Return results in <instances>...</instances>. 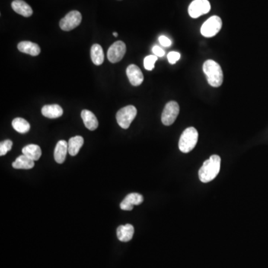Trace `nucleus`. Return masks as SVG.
<instances>
[{
    "label": "nucleus",
    "mask_w": 268,
    "mask_h": 268,
    "mask_svg": "<svg viewBox=\"0 0 268 268\" xmlns=\"http://www.w3.org/2000/svg\"><path fill=\"white\" fill-rule=\"evenodd\" d=\"M221 168V157L212 155L206 160L199 170V178L203 183H209L218 176Z\"/></svg>",
    "instance_id": "1"
},
{
    "label": "nucleus",
    "mask_w": 268,
    "mask_h": 268,
    "mask_svg": "<svg viewBox=\"0 0 268 268\" xmlns=\"http://www.w3.org/2000/svg\"><path fill=\"white\" fill-rule=\"evenodd\" d=\"M203 70L209 85L213 87L221 86L224 81V73L218 63L212 60H208L203 64Z\"/></svg>",
    "instance_id": "2"
},
{
    "label": "nucleus",
    "mask_w": 268,
    "mask_h": 268,
    "mask_svg": "<svg viewBox=\"0 0 268 268\" xmlns=\"http://www.w3.org/2000/svg\"><path fill=\"white\" fill-rule=\"evenodd\" d=\"M198 132L195 128L190 127L186 128L179 140V148L183 153L190 152L195 148L198 143Z\"/></svg>",
    "instance_id": "3"
},
{
    "label": "nucleus",
    "mask_w": 268,
    "mask_h": 268,
    "mask_svg": "<svg viewBox=\"0 0 268 268\" xmlns=\"http://www.w3.org/2000/svg\"><path fill=\"white\" fill-rule=\"evenodd\" d=\"M137 114V110L133 105H128L120 109L116 113V120L121 128L128 129Z\"/></svg>",
    "instance_id": "4"
},
{
    "label": "nucleus",
    "mask_w": 268,
    "mask_h": 268,
    "mask_svg": "<svg viewBox=\"0 0 268 268\" xmlns=\"http://www.w3.org/2000/svg\"><path fill=\"white\" fill-rule=\"evenodd\" d=\"M222 27V20L218 16H212L208 19L201 27V34L203 37H212L216 35Z\"/></svg>",
    "instance_id": "5"
},
{
    "label": "nucleus",
    "mask_w": 268,
    "mask_h": 268,
    "mask_svg": "<svg viewBox=\"0 0 268 268\" xmlns=\"http://www.w3.org/2000/svg\"><path fill=\"white\" fill-rule=\"evenodd\" d=\"M180 113V106L178 103L171 100L165 106L162 113V122L166 126H170L175 122L176 119Z\"/></svg>",
    "instance_id": "6"
},
{
    "label": "nucleus",
    "mask_w": 268,
    "mask_h": 268,
    "mask_svg": "<svg viewBox=\"0 0 268 268\" xmlns=\"http://www.w3.org/2000/svg\"><path fill=\"white\" fill-rule=\"evenodd\" d=\"M81 20L82 16L81 13L78 11H72L60 21V27L63 31L69 32L78 27L81 24Z\"/></svg>",
    "instance_id": "7"
},
{
    "label": "nucleus",
    "mask_w": 268,
    "mask_h": 268,
    "mask_svg": "<svg viewBox=\"0 0 268 268\" xmlns=\"http://www.w3.org/2000/svg\"><path fill=\"white\" fill-rule=\"evenodd\" d=\"M211 5L208 0H194L189 5L188 11L191 17L198 18L209 13Z\"/></svg>",
    "instance_id": "8"
},
{
    "label": "nucleus",
    "mask_w": 268,
    "mask_h": 268,
    "mask_svg": "<svg viewBox=\"0 0 268 268\" xmlns=\"http://www.w3.org/2000/svg\"><path fill=\"white\" fill-rule=\"evenodd\" d=\"M125 53H126V45L124 42L119 40V41L115 42L109 48L107 51V58L110 62L115 64V63L119 62L124 58Z\"/></svg>",
    "instance_id": "9"
},
{
    "label": "nucleus",
    "mask_w": 268,
    "mask_h": 268,
    "mask_svg": "<svg viewBox=\"0 0 268 268\" xmlns=\"http://www.w3.org/2000/svg\"><path fill=\"white\" fill-rule=\"evenodd\" d=\"M127 75L133 86L137 87L141 85L144 81L143 74L139 67L135 64H131L127 68Z\"/></svg>",
    "instance_id": "10"
},
{
    "label": "nucleus",
    "mask_w": 268,
    "mask_h": 268,
    "mask_svg": "<svg viewBox=\"0 0 268 268\" xmlns=\"http://www.w3.org/2000/svg\"><path fill=\"white\" fill-rule=\"evenodd\" d=\"M142 195L138 193H131L127 195L120 204L121 209L125 211H131L134 206H138L143 202Z\"/></svg>",
    "instance_id": "11"
},
{
    "label": "nucleus",
    "mask_w": 268,
    "mask_h": 268,
    "mask_svg": "<svg viewBox=\"0 0 268 268\" xmlns=\"http://www.w3.org/2000/svg\"><path fill=\"white\" fill-rule=\"evenodd\" d=\"M11 8L17 14L25 17H29L33 14L32 7L23 0H14L11 3Z\"/></svg>",
    "instance_id": "12"
},
{
    "label": "nucleus",
    "mask_w": 268,
    "mask_h": 268,
    "mask_svg": "<svg viewBox=\"0 0 268 268\" xmlns=\"http://www.w3.org/2000/svg\"><path fill=\"white\" fill-rule=\"evenodd\" d=\"M19 51L23 53L28 54L32 56H37L40 55V48L37 43L31 41H22L17 46Z\"/></svg>",
    "instance_id": "13"
},
{
    "label": "nucleus",
    "mask_w": 268,
    "mask_h": 268,
    "mask_svg": "<svg viewBox=\"0 0 268 268\" xmlns=\"http://www.w3.org/2000/svg\"><path fill=\"white\" fill-rule=\"evenodd\" d=\"M117 237L119 241L128 242L132 239L134 234V227L131 224L119 226L117 229Z\"/></svg>",
    "instance_id": "14"
},
{
    "label": "nucleus",
    "mask_w": 268,
    "mask_h": 268,
    "mask_svg": "<svg viewBox=\"0 0 268 268\" xmlns=\"http://www.w3.org/2000/svg\"><path fill=\"white\" fill-rule=\"evenodd\" d=\"M68 153V142L65 140H60L57 143L55 147L54 157H55V161L59 164H62L64 163Z\"/></svg>",
    "instance_id": "15"
},
{
    "label": "nucleus",
    "mask_w": 268,
    "mask_h": 268,
    "mask_svg": "<svg viewBox=\"0 0 268 268\" xmlns=\"http://www.w3.org/2000/svg\"><path fill=\"white\" fill-rule=\"evenodd\" d=\"M41 113L45 117L49 118V119H57L62 116L64 110L58 104H49V105L43 106Z\"/></svg>",
    "instance_id": "16"
},
{
    "label": "nucleus",
    "mask_w": 268,
    "mask_h": 268,
    "mask_svg": "<svg viewBox=\"0 0 268 268\" xmlns=\"http://www.w3.org/2000/svg\"><path fill=\"white\" fill-rule=\"evenodd\" d=\"M81 118L84 125L90 131H95L99 127V122L94 113L88 110H84L81 112Z\"/></svg>",
    "instance_id": "17"
},
{
    "label": "nucleus",
    "mask_w": 268,
    "mask_h": 268,
    "mask_svg": "<svg viewBox=\"0 0 268 268\" xmlns=\"http://www.w3.org/2000/svg\"><path fill=\"white\" fill-rule=\"evenodd\" d=\"M12 166L16 169H32L34 166V161L23 154L16 159L12 163Z\"/></svg>",
    "instance_id": "18"
},
{
    "label": "nucleus",
    "mask_w": 268,
    "mask_h": 268,
    "mask_svg": "<svg viewBox=\"0 0 268 268\" xmlns=\"http://www.w3.org/2000/svg\"><path fill=\"white\" fill-rule=\"evenodd\" d=\"M84 138L82 136H76L70 138L68 142V152L69 155L76 156L84 145Z\"/></svg>",
    "instance_id": "19"
},
{
    "label": "nucleus",
    "mask_w": 268,
    "mask_h": 268,
    "mask_svg": "<svg viewBox=\"0 0 268 268\" xmlns=\"http://www.w3.org/2000/svg\"><path fill=\"white\" fill-rule=\"evenodd\" d=\"M23 154L32 159L34 161H37L42 155L41 149L40 146L34 144L26 145L23 148Z\"/></svg>",
    "instance_id": "20"
},
{
    "label": "nucleus",
    "mask_w": 268,
    "mask_h": 268,
    "mask_svg": "<svg viewBox=\"0 0 268 268\" xmlns=\"http://www.w3.org/2000/svg\"><path fill=\"white\" fill-rule=\"evenodd\" d=\"M91 59L93 64L100 66L104 61V52L101 46L99 44L93 45L91 48Z\"/></svg>",
    "instance_id": "21"
},
{
    "label": "nucleus",
    "mask_w": 268,
    "mask_h": 268,
    "mask_svg": "<svg viewBox=\"0 0 268 268\" xmlns=\"http://www.w3.org/2000/svg\"><path fill=\"white\" fill-rule=\"evenodd\" d=\"M12 126L16 131L20 134H26L30 131V124L23 118H16L13 120Z\"/></svg>",
    "instance_id": "22"
},
{
    "label": "nucleus",
    "mask_w": 268,
    "mask_h": 268,
    "mask_svg": "<svg viewBox=\"0 0 268 268\" xmlns=\"http://www.w3.org/2000/svg\"><path fill=\"white\" fill-rule=\"evenodd\" d=\"M158 59V57L156 55H148L144 59V67L148 71L153 70L154 69L156 61Z\"/></svg>",
    "instance_id": "23"
},
{
    "label": "nucleus",
    "mask_w": 268,
    "mask_h": 268,
    "mask_svg": "<svg viewBox=\"0 0 268 268\" xmlns=\"http://www.w3.org/2000/svg\"><path fill=\"white\" fill-rule=\"evenodd\" d=\"M12 141L7 139L0 143V156H5L12 148Z\"/></svg>",
    "instance_id": "24"
},
{
    "label": "nucleus",
    "mask_w": 268,
    "mask_h": 268,
    "mask_svg": "<svg viewBox=\"0 0 268 268\" xmlns=\"http://www.w3.org/2000/svg\"><path fill=\"white\" fill-rule=\"evenodd\" d=\"M180 54L177 52H171L168 55V60L171 64H174L180 60Z\"/></svg>",
    "instance_id": "25"
},
{
    "label": "nucleus",
    "mask_w": 268,
    "mask_h": 268,
    "mask_svg": "<svg viewBox=\"0 0 268 268\" xmlns=\"http://www.w3.org/2000/svg\"><path fill=\"white\" fill-rule=\"evenodd\" d=\"M159 41H160V44L163 46H165V47H168L172 43L169 38H168L167 37L164 35L160 36L159 37Z\"/></svg>",
    "instance_id": "26"
},
{
    "label": "nucleus",
    "mask_w": 268,
    "mask_h": 268,
    "mask_svg": "<svg viewBox=\"0 0 268 268\" xmlns=\"http://www.w3.org/2000/svg\"><path fill=\"white\" fill-rule=\"evenodd\" d=\"M153 53L157 57H163L165 55V51L158 46H154L152 49Z\"/></svg>",
    "instance_id": "27"
},
{
    "label": "nucleus",
    "mask_w": 268,
    "mask_h": 268,
    "mask_svg": "<svg viewBox=\"0 0 268 268\" xmlns=\"http://www.w3.org/2000/svg\"><path fill=\"white\" fill-rule=\"evenodd\" d=\"M113 36H114V37H118L117 32H113Z\"/></svg>",
    "instance_id": "28"
}]
</instances>
